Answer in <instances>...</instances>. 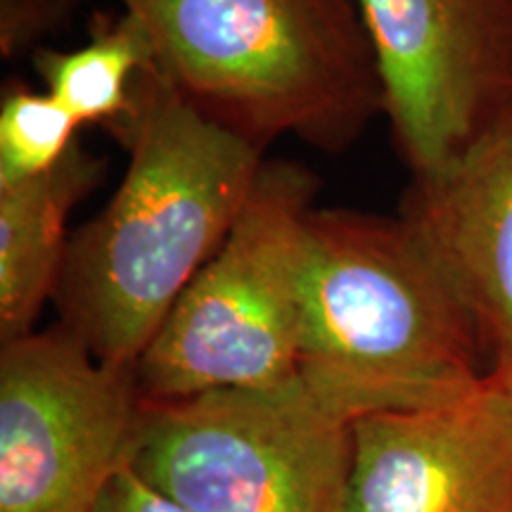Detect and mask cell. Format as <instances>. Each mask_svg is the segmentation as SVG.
I'll return each mask as SVG.
<instances>
[{"instance_id": "3", "label": "cell", "mask_w": 512, "mask_h": 512, "mask_svg": "<svg viewBox=\"0 0 512 512\" xmlns=\"http://www.w3.org/2000/svg\"><path fill=\"white\" fill-rule=\"evenodd\" d=\"M155 67L204 119L249 145L297 138L337 155L384 114L358 0H119Z\"/></svg>"}, {"instance_id": "14", "label": "cell", "mask_w": 512, "mask_h": 512, "mask_svg": "<svg viewBox=\"0 0 512 512\" xmlns=\"http://www.w3.org/2000/svg\"><path fill=\"white\" fill-rule=\"evenodd\" d=\"M95 512H185L169 498L147 486L131 465L114 479Z\"/></svg>"}, {"instance_id": "11", "label": "cell", "mask_w": 512, "mask_h": 512, "mask_svg": "<svg viewBox=\"0 0 512 512\" xmlns=\"http://www.w3.org/2000/svg\"><path fill=\"white\" fill-rule=\"evenodd\" d=\"M34 67L48 93L74 114L81 126L105 131L124 124L136 105L140 76L155 67V46L133 12L98 15L81 48H36Z\"/></svg>"}, {"instance_id": "12", "label": "cell", "mask_w": 512, "mask_h": 512, "mask_svg": "<svg viewBox=\"0 0 512 512\" xmlns=\"http://www.w3.org/2000/svg\"><path fill=\"white\" fill-rule=\"evenodd\" d=\"M79 128L53 93L10 81L0 100V190L53 171L76 145Z\"/></svg>"}, {"instance_id": "7", "label": "cell", "mask_w": 512, "mask_h": 512, "mask_svg": "<svg viewBox=\"0 0 512 512\" xmlns=\"http://www.w3.org/2000/svg\"><path fill=\"white\" fill-rule=\"evenodd\" d=\"M358 5L411 178L444 169L512 110V0Z\"/></svg>"}, {"instance_id": "13", "label": "cell", "mask_w": 512, "mask_h": 512, "mask_svg": "<svg viewBox=\"0 0 512 512\" xmlns=\"http://www.w3.org/2000/svg\"><path fill=\"white\" fill-rule=\"evenodd\" d=\"M83 0H0V53L15 57L69 22Z\"/></svg>"}, {"instance_id": "15", "label": "cell", "mask_w": 512, "mask_h": 512, "mask_svg": "<svg viewBox=\"0 0 512 512\" xmlns=\"http://www.w3.org/2000/svg\"><path fill=\"white\" fill-rule=\"evenodd\" d=\"M491 377H494V380H496L498 384H503V387L508 389V392L512 394V366L501 370V373H491Z\"/></svg>"}, {"instance_id": "2", "label": "cell", "mask_w": 512, "mask_h": 512, "mask_svg": "<svg viewBox=\"0 0 512 512\" xmlns=\"http://www.w3.org/2000/svg\"><path fill=\"white\" fill-rule=\"evenodd\" d=\"M489 377L470 311L401 216L313 209L299 380L344 420L420 411Z\"/></svg>"}, {"instance_id": "10", "label": "cell", "mask_w": 512, "mask_h": 512, "mask_svg": "<svg viewBox=\"0 0 512 512\" xmlns=\"http://www.w3.org/2000/svg\"><path fill=\"white\" fill-rule=\"evenodd\" d=\"M105 174L107 159L76 143L46 176L0 190V344L34 332L55 299L69 216Z\"/></svg>"}, {"instance_id": "5", "label": "cell", "mask_w": 512, "mask_h": 512, "mask_svg": "<svg viewBox=\"0 0 512 512\" xmlns=\"http://www.w3.org/2000/svg\"><path fill=\"white\" fill-rule=\"evenodd\" d=\"M131 470L185 512H349L354 422L299 377L145 399Z\"/></svg>"}, {"instance_id": "6", "label": "cell", "mask_w": 512, "mask_h": 512, "mask_svg": "<svg viewBox=\"0 0 512 512\" xmlns=\"http://www.w3.org/2000/svg\"><path fill=\"white\" fill-rule=\"evenodd\" d=\"M136 368L102 363L60 323L0 344V512H95L131 465Z\"/></svg>"}, {"instance_id": "9", "label": "cell", "mask_w": 512, "mask_h": 512, "mask_svg": "<svg viewBox=\"0 0 512 512\" xmlns=\"http://www.w3.org/2000/svg\"><path fill=\"white\" fill-rule=\"evenodd\" d=\"M401 221L475 320L489 375L512 366V110L444 169L411 178Z\"/></svg>"}, {"instance_id": "4", "label": "cell", "mask_w": 512, "mask_h": 512, "mask_svg": "<svg viewBox=\"0 0 512 512\" xmlns=\"http://www.w3.org/2000/svg\"><path fill=\"white\" fill-rule=\"evenodd\" d=\"M316 190L318 178L306 166L266 159L228 240L138 358L145 399L297 380L306 226Z\"/></svg>"}, {"instance_id": "1", "label": "cell", "mask_w": 512, "mask_h": 512, "mask_svg": "<svg viewBox=\"0 0 512 512\" xmlns=\"http://www.w3.org/2000/svg\"><path fill=\"white\" fill-rule=\"evenodd\" d=\"M128 152L114 195L69 238L55 309L102 363L136 368L238 223L266 157L174 91L157 67L112 131Z\"/></svg>"}, {"instance_id": "8", "label": "cell", "mask_w": 512, "mask_h": 512, "mask_svg": "<svg viewBox=\"0 0 512 512\" xmlns=\"http://www.w3.org/2000/svg\"><path fill=\"white\" fill-rule=\"evenodd\" d=\"M349 512H512V394L358 418Z\"/></svg>"}]
</instances>
